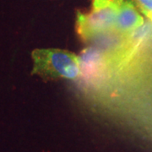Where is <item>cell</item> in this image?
Wrapping results in <instances>:
<instances>
[{"label": "cell", "instance_id": "obj_1", "mask_svg": "<svg viewBox=\"0 0 152 152\" xmlns=\"http://www.w3.org/2000/svg\"><path fill=\"white\" fill-rule=\"evenodd\" d=\"M31 58V74L46 80H76L81 76L80 58L69 51L55 48L35 49Z\"/></svg>", "mask_w": 152, "mask_h": 152}, {"label": "cell", "instance_id": "obj_2", "mask_svg": "<svg viewBox=\"0 0 152 152\" xmlns=\"http://www.w3.org/2000/svg\"><path fill=\"white\" fill-rule=\"evenodd\" d=\"M120 4H115L90 13H77L76 29L80 37L90 41L114 30L115 20Z\"/></svg>", "mask_w": 152, "mask_h": 152}, {"label": "cell", "instance_id": "obj_3", "mask_svg": "<svg viewBox=\"0 0 152 152\" xmlns=\"http://www.w3.org/2000/svg\"><path fill=\"white\" fill-rule=\"evenodd\" d=\"M141 13L130 2L124 0L117 12L114 30L121 35H129L144 25Z\"/></svg>", "mask_w": 152, "mask_h": 152}, {"label": "cell", "instance_id": "obj_4", "mask_svg": "<svg viewBox=\"0 0 152 152\" xmlns=\"http://www.w3.org/2000/svg\"><path fill=\"white\" fill-rule=\"evenodd\" d=\"M80 67H81V75L84 73L87 75H93L98 70L101 66L102 57L96 50L88 48L83 52L81 56H79Z\"/></svg>", "mask_w": 152, "mask_h": 152}, {"label": "cell", "instance_id": "obj_5", "mask_svg": "<svg viewBox=\"0 0 152 152\" xmlns=\"http://www.w3.org/2000/svg\"><path fill=\"white\" fill-rule=\"evenodd\" d=\"M138 10L152 20V0H127Z\"/></svg>", "mask_w": 152, "mask_h": 152}, {"label": "cell", "instance_id": "obj_6", "mask_svg": "<svg viewBox=\"0 0 152 152\" xmlns=\"http://www.w3.org/2000/svg\"><path fill=\"white\" fill-rule=\"evenodd\" d=\"M124 0H91L92 2V10H100L106 7L115 4H121Z\"/></svg>", "mask_w": 152, "mask_h": 152}]
</instances>
